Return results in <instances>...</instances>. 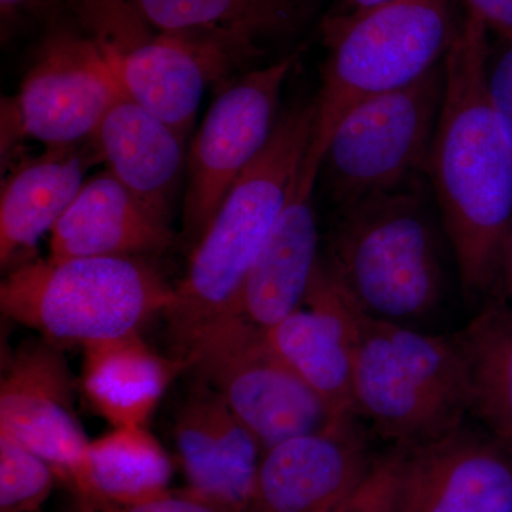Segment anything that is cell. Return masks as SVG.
I'll list each match as a JSON object with an SVG mask.
<instances>
[{
    "mask_svg": "<svg viewBox=\"0 0 512 512\" xmlns=\"http://www.w3.org/2000/svg\"><path fill=\"white\" fill-rule=\"evenodd\" d=\"M444 82L443 62L410 86L363 100L339 121L319 174L338 207L427 174Z\"/></svg>",
    "mask_w": 512,
    "mask_h": 512,
    "instance_id": "52a82bcc",
    "label": "cell"
},
{
    "mask_svg": "<svg viewBox=\"0 0 512 512\" xmlns=\"http://www.w3.org/2000/svg\"><path fill=\"white\" fill-rule=\"evenodd\" d=\"M444 238L416 181L339 207L322 262L360 311L407 326L446 296Z\"/></svg>",
    "mask_w": 512,
    "mask_h": 512,
    "instance_id": "3957f363",
    "label": "cell"
},
{
    "mask_svg": "<svg viewBox=\"0 0 512 512\" xmlns=\"http://www.w3.org/2000/svg\"><path fill=\"white\" fill-rule=\"evenodd\" d=\"M316 103L279 116L271 140L235 181L194 249L163 313L173 346L187 355L195 339L221 320L239 316L242 291L256 256L285 207L311 146Z\"/></svg>",
    "mask_w": 512,
    "mask_h": 512,
    "instance_id": "7a4b0ae2",
    "label": "cell"
},
{
    "mask_svg": "<svg viewBox=\"0 0 512 512\" xmlns=\"http://www.w3.org/2000/svg\"><path fill=\"white\" fill-rule=\"evenodd\" d=\"M67 10V0H0V20H2L3 43L20 26L33 20L47 23Z\"/></svg>",
    "mask_w": 512,
    "mask_h": 512,
    "instance_id": "f1b7e54d",
    "label": "cell"
},
{
    "mask_svg": "<svg viewBox=\"0 0 512 512\" xmlns=\"http://www.w3.org/2000/svg\"><path fill=\"white\" fill-rule=\"evenodd\" d=\"M187 369L184 359L160 355L133 333L84 346L80 387L114 429L146 426L165 390Z\"/></svg>",
    "mask_w": 512,
    "mask_h": 512,
    "instance_id": "44dd1931",
    "label": "cell"
},
{
    "mask_svg": "<svg viewBox=\"0 0 512 512\" xmlns=\"http://www.w3.org/2000/svg\"><path fill=\"white\" fill-rule=\"evenodd\" d=\"M501 42V52L488 62V90L512 146V40Z\"/></svg>",
    "mask_w": 512,
    "mask_h": 512,
    "instance_id": "83f0119b",
    "label": "cell"
},
{
    "mask_svg": "<svg viewBox=\"0 0 512 512\" xmlns=\"http://www.w3.org/2000/svg\"><path fill=\"white\" fill-rule=\"evenodd\" d=\"M184 360L224 397L264 453L338 421L275 352L265 330L241 316L205 329Z\"/></svg>",
    "mask_w": 512,
    "mask_h": 512,
    "instance_id": "9c48e42d",
    "label": "cell"
},
{
    "mask_svg": "<svg viewBox=\"0 0 512 512\" xmlns=\"http://www.w3.org/2000/svg\"><path fill=\"white\" fill-rule=\"evenodd\" d=\"M174 288L147 258L35 259L6 272L0 311L59 348H84L140 333L170 308Z\"/></svg>",
    "mask_w": 512,
    "mask_h": 512,
    "instance_id": "277c9868",
    "label": "cell"
},
{
    "mask_svg": "<svg viewBox=\"0 0 512 512\" xmlns=\"http://www.w3.org/2000/svg\"><path fill=\"white\" fill-rule=\"evenodd\" d=\"M403 447L394 512H512V451L463 426Z\"/></svg>",
    "mask_w": 512,
    "mask_h": 512,
    "instance_id": "4fadbf2b",
    "label": "cell"
},
{
    "mask_svg": "<svg viewBox=\"0 0 512 512\" xmlns=\"http://www.w3.org/2000/svg\"><path fill=\"white\" fill-rule=\"evenodd\" d=\"M355 419L266 450L244 512L335 510L375 463Z\"/></svg>",
    "mask_w": 512,
    "mask_h": 512,
    "instance_id": "5bb4252c",
    "label": "cell"
},
{
    "mask_svg": "<svg viewBox=\"0 0 512 512\" xmlns=\"http://www.w3.org/2000/svg\"><path fill=\"white\" fill-rule=\"evenodd\" d=\"M103 158L93 138L46 148L19 161L3 178L0 194V265L3 271L35 261L39 239L69 210L94 165Z\"/></svg>",
    "mask_w": 512,
    "mask_h": 512,
    "instance_id": "ac0fdd59",
    "label": "cell"
},
{
    "mask_svg": "<svg viewBox=\"0 0 512 512\" xmlns=\"http://www.w3.org/2000/svg\"><path fill=\"white\" fill-rule=\"evenodd\" d=\"M173 463L146 426L117 427L90 441L83 480L74 494L134 503L168 493Z\"/></svg>",
    "mask_w": 512,
    "mask_h": 512,
    "instance_id": "cb8c5ba5",
    "label": "cell"
},
{
    "mask_svg": "<svg viewBox=\"0 0 512 512\" xmlns=\"http://www.w3.org/2000/svg\"><path fill=\"white\" fill-rule=\"evenodd\" d=\"M50 234L52 259L148 258L167 251L175 241L171 225L146 210L107 168L84 183Z\"/></svg>",
    "mask_w": 512,
    "mask_h": 512,
    "instance_id": "ffe728a7",
    "label": "cell"
},
{
    "mask_svg": "<svg viewBox=\"0 0 512 512\" xmlns=\"http://www.w3.org/2000/svg\"><path fill=\"white\" fill-rule=\"evenodd\" d=\"M403 447L376 458L365 477L332 512H394Z\"/></svg>",
    "mask_w": 512,
    "mask_h": 512,
    "instance_id": "484cf974",
    "label": "cell"
},
{
    "mask_svg": "<svg viewBox=\"0 0 512 512\" xmlns=\"http://www.w3.org/2000/svg\"><path fill=\"white\" fill-rule=\"evenodd\" d=\"M359 315L320 256L302 305L265 330L275 352L325 404L333 420L357 416L353 350Z\"/></svg>",
    "mask_w": 512,
    "mask_h": 512,
    "instance_id": "9a60e30c",
    "label": "cell"
},
{
    "mask_svg": "<svg viewBox=\"0 0 512 512\" xmlns=\"http://www.w3.org/2000/svg\"><path fill=\"white\" fill-rule=\"evenodd\" d=\"M67 9L99 45L121 92L184 137L205 87L224 86L255 64L218 37L154 28L133 0H67Z\"/></svg>",
    "mask_w": 512,
    "mask_h": 512,
    "instance_id": "8992f818",
    "label": "cell"
},
{
    "mask_svg": "<svg viewBox=\"0 0 512 512\" xmlns=\"http://www.w3.org/2000/svg\"><path fill=\"white\" fill-rule=\"evenodd\" d=\"M320 165L303 160L285 207L249 272L239 316L262 330L278 325L302 305L320 262L315 185Z\"/></svg>",
    "mask_w": 512,
    "mask_h": 512,
    "instance_id": "e0dca14e",
    "label": "cell"
},
{
    "mask_svg": "<svg viewBox=\"0 0 512 512\" xmlns=\"http://www.w3.org/2000/svg\"><path fill=\"white\" fill-rule=\"evenodd\" d=\"M488 28L464 10L444 59L429 175L464 301L494 295L512 237V146L488 90Z\"/></svg>",
    "mask_w": 512,
    "mask_h": 512,
    "instance_id": "6da1fadb",
    "label": "cell"
},
{
    "mask_svg": "<svg viewBox=\"0 0 512 512\" xmlns=\"http://www.w3.org/2000/svg\"><path fill=\"white\" fill-rule=\"evenodd\" d=\"M46 26L18 92L2 100L3 167L22 140L46 148L90 140L123 94L99 45L69 10Z\"/></svg>",
    "mask_w": 512,
    "mask_h": 512,
    "instance_id": "ba28073f",
    "label": "cell"
},
{
    "mask_svg": "<svg viewBox=\"0 0 512 512\" xmlns=\"http://www.w3.org/2000/svg\"><path fill=\"white\" fill-rule=\"evenodd\" d=\"M470 380V413L512 451V306L487 303L453 336Z\"/></svg>",
    "mask_w": 512,
    "mask_h": 512,
    "instance_id": "603a6c76",
    "label": "cell"
},
{
    "mask_svg": "<svg viewBox=\"0 0 512 512\" xmlns=\"http://www.w3.org/2000/svg\"><path fill=\"white\" fill-rule=\"evenodd\" d=\"M92 138L107 170L154 217L170 225L187 173L185 137L121 94Z\"/></svg>",
    "mask_w": 512,
    "mask_h": 512,
    "instance_id": "d6986e66",
    "label": "cell"
},
{
    "mask_svg": "<svg viewBox=\"0 0 512 512\" xmlns=\"http://www.w3.org/2000/svg\"><path fill=\"white\" fill-rule=\"evenodd\" d=\"M74 495L79 512H227L188 488L134 503H119L92 494Z\"/></svg>",
    "mask_w": 512,
    "mask_h": 512,
    "instance_id": "4316f807",
    "label": "cell"
},
{
    "mask_svg": "<svg viewBox=\"0 0 512 512\" xmlns=\"http://www.w3.org/2000/svg\"><path fill=\"white\" fill-rule=\"evenodd\" d=\"M62 348L23 343L0 380V429L46 460L74 490L86 471L90 440L74 412V382Z\"/></svg>",
    "mask_w": 512,
    "mask_h": 512,
    "instance_id": "8fae6325",
    "label": "cell"
},
{
    "mask_svg": "<svg viewBox=\"0 0 512 512\" xmlns=\"http://www.w3.org/2000/svg\"><path fill=\"white\" fill-rule=\"evenodd\" d=\"M174 440L188 490L227 512H244L264 451L224 397L198 377L178 407Z\"/></svg>",
    "mask_w": 512,
    "mask_h": 512,
    "instance_id": "2e32d148",
    "label": "cell"
},
{
    "mask_svg": "<svg viewBox=\"0 0 512 512\" xmlns=\"http://www.w3.org/2000/svg\"><path fill=\"white\" fill-rule=\"evenodd\" d=\"M497 291L503 292L504 298L512 299V237L505 248L503 262H501L500 278H498L495 293Z\"/></svg>",
    "mask_w": 512,
    "mask_h": 512,
    "instance_id": "1f68e13d",
    "label": "cell"
},
{
    "mask_svg": "<svg viewBox=\"0 0 512 512\" xmlns=\"http://www.w3.org/2000/svg\"><path fill=\"white\" fill-rule=\"evenodd\" d=\"M53 467L0 429V512H37L59 483Z\"/></svg>",
    "mask_w": 512,
    "mask_h": 512,
    "instance_id": "d4e9b609",
    "label": "cell"
},
{
    "mask_svg": "<svg viewBox=\"0 0 512 512\" xmlns=\"http://www.w3.org/2000/svg\"><path fill=\"white\" fill-rule=\"evenodd\" d=\"M461 0H396L352 18H325L328 50L308 157L322 164L339 121L356 104L416 83L446 59Z\"/></svg>",
    "mask_w": 512,
    "mask_h": 512,
    "instance_id": "5b68a950",
    "label": "cell"
},
{
    "mask_svg": "<svg viewBox=\"0 0 512 512\" xmlns=\"http://www.w3.org/2000/svg\"><path fill=\"white\" fill-rule=\"evenodd\" d=\"M299 52L254 67L225 83L187 156L181 241L192 251L235 181L271 140L279 100Z\"/></svg>",
    "mask_w": 512,
    "mask_h": 512,
    "instance_id": "30bf717a",
    "label": "cell"
},
{
    "mask_svg": "<svg viewBox=\"0 0 512 512\" xmlns=\"http://www.w3.org/2000/svg\"><path fill=\"white\" fill-rule=\"evenodd\" d=\"M158 30L218 37L265 56L266 43L301 32L315 12L313 0H133Z\"/></svg>",
    "mask_w": 512,
    "mask_h": 512,
    "instance_id": "7402d4cb",
    "label": "cell"
},
{
    "mask_svg": "<svg viewBox=\"0 0 512 512\" xmlns=\"http://www.w3.org/2000/svg\"><path fill=\"white\" fill-rule=\"evenodd\" d=\"M392 2H396V0H336L335 5L332 6L325 18H352V16L369 12V10L380 8V6Z\"/></svg>",
    "mask_w": 512,
    "mask_h": 512,
    "instance_id": "4dcf8cb0",
    "label": "cell"
},
{
    "mask_svg": "<svg viewBox=\"0 0 512 512\" xmlns=\"http://www.w3.org/2000/svg\"><path fill=\"white\" fill-rule=\"evenodd\" d=\"M357 416L394 446L413 447L463 426L466 412L448 403L396 349L384 320L360 311L353 350Z\"/></svg>",
    "mask_w": 512,
    "mask_h": 512,
    "instance_id": "7c38bea8",
    "label": "cell"
},
{
    "mask_svg": "<svg viewBox=\"0 0 512 512\" xmlns=\"http://www.w3.org/2000/svg\"><path fill=\"white\" fill-rule=\"evenodd\" d=\"M461 5L501 40H512V0H461Z\"/></svg>",
    "mask_w": 512,
    "mask_h": 512,
    "instance_id": "f546056e",
    "label": "cell"
}]
</instances>
